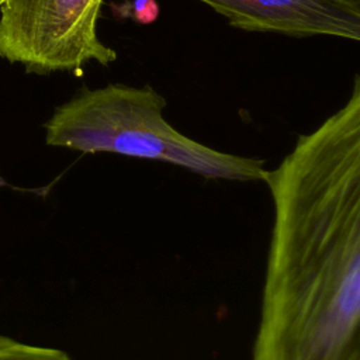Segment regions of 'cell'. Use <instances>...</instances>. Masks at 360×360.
Returning a JSON list of instances; mask_svg holds the SVG:
<instances>
[{
  "instance_id": "8992f818",
  "label": "cell",
  "mask_w": 360,
  "mask_h": 360,
  "mask_svg": "<svg viewBox=\"0 0 360 360\" xmlns=\"http://www.w3.org/2000/svg\"><path fill=\"white\" fill-rule=\"evenodd\" d=\"M125 15H131L139 24L153 22L159 14V6L155 0H132Z\"/></svg>"
},
{
  "instance_id": "52a82bcc",
  "label": "cell",
  "mask_w": 360,
  "mask_h": 360,
  "mask_svg": "<svg viewBox=\"0 0 360 360\" xmlns=\"http://www.w3.org/2000/svg\"><path fill=\"white\" fill-rule=\"evenodd\" d=\"M4 1H6V0H0V7H1V4H3Z\"/></svg>"
},
{
  "instance_id": "3957f363",
  "label": "cell",
  "mask_w": 360,
  "mask_h": 360,
  "mask_svg": "<svg viewBox=\"0 0 360 360\" xmlns=\"http://www.w3.org/2000/svg\"><path fill=\"white\" fill-rule=\"evenodd\" d=\"M104 0H6L0 58L38 73H80L87 62L108 66L117 52L98 37Z\"/></svg>"
},
{
  "instance_id": "6da1fadb",
  "label": "cell",
  "mask_w": 360,
  "mask_h": 360,
  "mask_svg": "<svg viewBox=\"0 0 360 360\" xmlns=\"http://www.w3.org/2000/svg\"><path fill=\"white\" fill-rule=\"evenodd\" d=\"M273 226L252 360H360V77L263 180Z\"/></svg>"
},
{
  "instance_id": "277c9868",
  "label": "cell",
  "mask_w": 360,
  "mask_h": 360,
  "mask_svg": "<svg viewBox=\"0 0 360 360\" xmlns=\"http://www.w3.org/2000/svg\"><path fill=\"white\" fill-rule=\"evenodd\" d=\"M229 24L292 37L360 39V0H200Z\"/></svg>"
},
{
  "instance_id": "7a4b0ae2",
  "label": "cell",
  "mask_w": 360,
  "mask_h": 360,
  "mask_svg": "<svg viewBox=\"0 0 360 360\" xmlns=\"http://www.w3.org/2000/svg\"><path fill=\"white\" fill-rule=\"evenodd\" d=\"M165 97L149 84L84 89L56 107L45 122V141L82 153L163 162L205 179L264 180V160L221 152L186 136L165 120Z\"/></svg>"
},
{
  "instance_id": "5b68a950",
  "label": "cell",
  "mask_w": 360,
  "mask_h": 360,
  "mask_svg": "<svg viewBox=\"0 0 360 360\" xmlns=\"http://www.w3.org/2000/svg\"><path fill=\"white\" fill-rule=\"evenodd\" d=\"M0 360H72L70 356L55 347L18 342L0 335Z\"/></svg>"
}]
</instances>
